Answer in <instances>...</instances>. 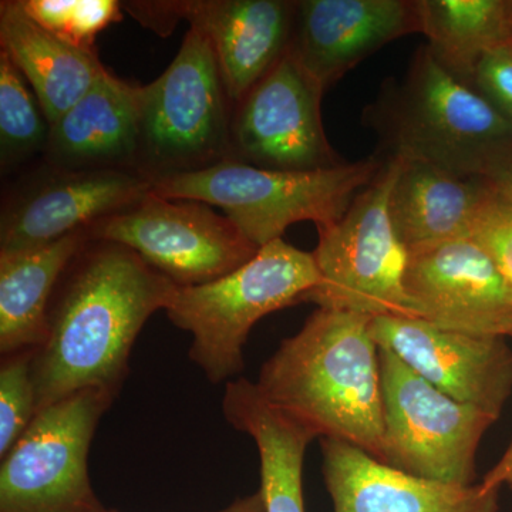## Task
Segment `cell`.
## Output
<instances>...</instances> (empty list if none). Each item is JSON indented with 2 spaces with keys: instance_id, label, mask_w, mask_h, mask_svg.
Masks as SVG:
<instances>
[{
  "instance_id": "obj_7",
  "label": "cell",
  "mask_w": 512,
  "mask_h": 512,
  "mask_svg": "<svg viewBox=\"0 0 512 512\" xmlns=\"http://www.w3.org/2000/svg\"><path fill=\"white\" fill-rule=\"evenodd\" d=\"M114 399L83 390L40 410L2 458L0 512H111L93 490L89 451Z\"/></svg>"
},
{
  "instance_id": "obj_23",
  "label": "cell",
  "mask_w": 512,
  "mask_h": 512,
  "mask_svg": "<svg viewBox=\"0 0 512 512\" xmlns=\"http://www.w3.org/2000/svg\"><path fill=\"white\" fill-rule=\"evenodd\" d=\"M419 8L431 52L468 86L481 59L512 40L511 0H419Z\"/></svg>"
},
{
  "instance_id": "obj_29",
  "label": "cell",
  "mask_w": 512,
  "mask_h": 512,
  "mask_svg": "<svg viewBox=\"0 0 512 512\" xmlns=\"http://www.w3.org/2000/svg\"><path fill=\"white\" fill-rule=\"evenodd\" d=\"M481 177L493 197L512 208V143L495 151Z\"/></svg>"
},
{
  "instance_id": "obj_19",
  "label": "cell",
  "mask_w": 512,
  "mask_h": 512,
  "mask_svg": "<svg viewBox=\"0 0 512 512\" xmlns=\"http://www.w3.org/2000/svg\"><path fill=\"white\" fill-rule=\"evenodd\" d=\"M222 413L235 430L254 440L261 466L265 512H305L303 460L318 437L303 421L279 409L248 379L231 380L222 397Z\"/></svg>"
},
{
  "instance_id": "obj_32",
  "label": "cell",
  "mask_w": 512,
  "mask_h": 512,
  "mask_svg": "<svg viewBox=\"0 0 512 512\" xmlns=\"http://www.w3.org/2000/svg\"><path fill=\"white\" fill-rule=\"evenodd\" d=\"M511 8H512V0H511Z\"/></svg>"
},
{
  "instance_id": "obj_11",
  "label": "cell",
  "mask_w": 512,
  "mask_h": 512,
  "mask_svg": "<svg viewBox=\"0 0 512 512\" xmlns=\"http://www.w3.org/2000/svg\"><path fill=\"white\" fill-rule=\"evenodd\" d=\"M322 86L286 50L239 101L231 150L241 163L279 171H315L346 161L333 150L322 123Z\"/></svg>"
},
{
  "instance_id": "obj_27",
  "label": "cell",
  "mask_w": 512,
  "mask_h": 512,
  "mask_svg": "<svg viewBox=\"0 0 512 512\" xmlns=\"http://www.w3.org/2000/svg\"><path fill=\"white\" fill-rule=\"evenodd\" d=\"M512 288V208L491 194L478 214L473 235Z\"/></svg>"
},
{
  "instance_id": "obj_9",
  "label": "cell",
  "mask_w": 512,
  "mask_h": 512,
  "mask_svg": "<svg viewBox=\"0 0 512 512\" xmlns=\"http://www.w3.org/2000/svg\"><path fill=\"white\" fill-rule=\"evenodd\" d=\"M227 100L214 47L191 28L173 63L143 87L140 151L158 177L220 163L231 148Z\"/></svg>"
},
{
  "instance_id": "obj_18",
  "label": "cell",
  "mask_w": 512,
  "mask_h": 512,
  "mask_svg": "<svg viewBox=\"0 0 512 512\" xmlns=\"http://www.w3.org/2000/svg\"><path fill=\"white\" fill-rule=\"evenodd\" d=\"M490 197L481 175L400 158L390 217L407 249L466 238L473 235L478 214Z\"/></svg>"
},
{
  "instance_id": "obj_13",
  "label": "cell",
  "mask_w": 512,
  "mask_h": 512,
  "mask_svg": "<svg viewBox=\"0 0 512 512\" xmlns=\"http://www.w3.org/2000/svg\"><path fill=\"white\" fill-rule=\"evenodd\" d=\"M370 333L380 348L457 402L498 419L512 390V352L503 336L471 335L419 318L377 316Z\"/></svg>"
},
{
  "instance_id": "obj_6",
  "label": "cell",
  "mask_w": 512,
  "mask_h": 512,
  "mask_svg": "<svg viewBox=\"0 0 512 512\" xmlns=\"http://www.w3.org/2000/svg\"><path fill=\"white\" fill-rule=\"evenodd\" d=\"M400 158H384L375 180L336 224L319 228L312 252L319 285L305 302L372 316L416 318L404 289L409 249L390 217V194Z\"/></svg>"
},
{
  "instance_id": "obj_5",
  "label": "cell",
  "mask_w": 512,
  "mask_h": 512,
  "mask_svg": "<svg viewBox=\"0 0 512 512\" xmlns=\"http://www.w3.org/2000/svg\"><path fill=\"white\" fill-rule=\"evenodd\" d=\"M315 258L275 239L237 271L197 286H177L165 313L190 332V359L212 384L244 369V346L258 320L298 302L319 285Z\"/></svg>"
},
{
  "instance_id": "obj_26",
  "label": "cell",
  "mask_w": 512,
  "mask_h": 512,
  "mask_svg": "<svg viewBox=\"0 0 512 512\" xmlns=\"http://www.w3.org/2000/svg\"><path fill=\"white\" fill-rule=\"evenodd\" d=\"M33 350L2 356L0 366V457L18 443L37 414Z\"/></svg>"
},
{
  "instance_id": "obj_4",
  "label": "cell",
  "mask_w": 512,
  "mask_h": 512,
  "mask_svg": "<svg viewBox=\"0 0 512 512\" xmlns=\"http://www.w3.org/2000/svg\"><path fill=\"white\" fill-rule=\"evenodd\" d=\"M379 154L315 171H279L237 160L151 180V191L168 200L204 202L224 211L256 248L281 239L286 229L311 221L316 228L336 224L375 180Z\"/></svg>"
},
{
  "instance_id": "obj_8",
  "label": "cell",
  "mask_w": 512,
  "mask_h": 512,
  "mask_svg": "<svg viewBox=\"0 0 512 512\" xmlns=\"http://www.w3.org/2000/svg\"><path fill=\"white\" fill-rule=\"evenodd\" d=\"M379 357L383 463L441 483L473 485L478 446L497 419L440 392L392 350L380 348Z\"/></svg>"
},
{
  "instance_id": "obj_21",
  "label": "cell",
  "mask_w": 512,
  "mask_h": 512,
  "mask_svg": "<svg viewBox=\"0 0 512 512\" xmlns=\"http://www.w3.org/2000/svg\"><path fill=\"white\" fill-rule=\"evenodd\" d=\"M143 87L107 72L50 126V154L79 170L128 160L140 150Z\"/></svg>"
},
{
  "instance_id": "obj_22",
  "label": "cell",
  "mask_w": 512,
  "mask_h": 512,
  "mask_svg": "<svg viewBox=\"0 0 512 512\" xmlns=\"http://www.w3.org/2000/svg\"><path fill=\"white\" fill-rule=\"evenodd\" d=\"M87 231L46 247L0 254V352L36 350L45 342L56 285L86 247Z\"/></svg>"
},
{
  "instance_id": "obj_3",
  "label": "cell",
  "mask_w": 512,
  "mask_h": 512,
  "mask_svg": "<svg viewBox=\"0 0 512 512\" xmlns=\"http://www.w3.org/2000/svg\"><path fill=\"white\" fill-rule=\"evenodd\" d=\"M363 123L379 137L383 158L424 161L458 174L481 175L512 143V128L474 87L419 47L400 79H387L366 107Z\"/></svg>"
},
{
  "instance_id": "obj_25",
  "label": "cell",
  "mask_w": 512,
  "mask_h": 512,
  "mask_svg": "<svg viewBox=\"0 0 512 512\" xmlns=\"http://www.w3.org/2000/svg\"><path fill=\"white\" fill-rule=\"evenodd\" d=\"M22 9L40 26L83 49L94 50L101 30L121 19L114 0H22Z\"/></svg>"
},
{
  "instance_id": "obj_2",
  "label": "cell",
  "mask_w": 512,
  "mask_h": 512,
  "mask_svg": "<svg viewBox=\"0 0 512 512\" xmlns=\"http://www.w3.org/2000/svg\"><path fill=\"white\" fill-rule=\"evenodd\" d=\"M372 316L318 308L266 360L259 392L320 439L348 441L382 461L383 399Z\"/></svg>"
},
{
  "instance_id": "obj_31",
  "label": "cell",
  "mask_w": 512,
  "mask_h": 512,
  "mask_svg": "<svg viewBox=\"0 0 512 512\" xmlns=\"http://www.w3.org/2000/svg\"><path fill=\"white\" fill-rule=\"evenodd\" d=\"M215 512H265L264 498H262L261 491H258L254 495H249V497L238 498L228 507Z\"/></svg>"
},
{
  "instance_id": "obj_14",
  "label": "cell",
  "mask_w": 512,
  "mask_h": 512,
  "mask_svg": "<svg viewBox=\"0 0 512 512\" xmlns=\"http://www.w3.org/2000/svg\"><path fill=\"white\" fill-rule=\"evenodd\" d=\"M421 33L419 0H301L288 52L325 89L400 37Z\"/></svg>"
},
{
  "instance_id": "obj_10",
  "label": "cell",
  "mask_w": 512,
  "mask_h": 512,
  "mask_svg": "<svg viewBox=\"0 0 512 512\" xmlns=\"http://www.w3.org/2000/svg\"><path fill=\"white\" fill-rule=\"evenodd\" d=\"M87 234L131 249L180 288L217 281L259 251L210 205L168 200L153 191L133 207L97 222Z\"/></svg>"
},
{
  "instance_id": "obj_24",
  "label": "cell",
  "mask_w": 512,
  "mask_h": 512,
  "mask_svg": "<svg viewBox=\"0 0 512 512\" xmlns=\"http://www.w3.org/2000/svg\"><path fill=\"white\" fill-rule=\"evenodd\" d=\"M50 124L19 72L0 52V147L2 165L25 160L49 144Z\"/></svg>"
},
{
  "instance_id": "obj_12",
  "label": "cell",
  "mask_w": 512,
  "mask_h": 512,
  "mask_svg": "<svg viewBox=\"0 0 512 512\" xmlns=\"http://www.w3.org/2000/svg\"><path fill=\"white\" fill-rule=\"evenodd\" d=\"M404 289L416 318L471 335L511 336L512 288L473 237L410 248Z\"/></svg>"
},
{
  "instance_id": "obj_17",
  "label": "cell",
  "mask_w": 512,
  "mask_h": 512,
  "mask_svg": "<svg viewBox=\"0 0 512 512\" xmlns=\"http://www.w3.org/2000/svg\"><path fill=\"white\" fill-rule=\"evenodd\" d=\"M295 5L285 0L170 2L174 22L188 20L208 37L228 99L238 103L288 50Z\"/></svg>"
},
{
  "instance_id": "obj_30",
  "label": "cell",
  "mask_w": 512,
  "mask_h": 512,
  "mask_svg": "<svg viewBox=\"0 0 512 512\" xmlns=\"http://www.w3.org/2000/svg\"><path fill=\"white\" fill-rule=\"evenodd\" d=\"M483 483L493 488H501L505 484L512 487V440L501 460L495 464L490 473L485 474Z\"/></svg>"
},
{
  "instance_id": "obj_28",
  "label": "cell",
  "mask_w": 512,
  "mask_h": 512,
  "mask_svg": "<svg viewBox=\"0 0 512 512\" xmlns=\"http://www.w3.org/2000/svg\"><path fill=\"white\" fill-rule=\"evenodd\" d=\"M471 87L490 101L512 128V40L481 59Z\"/></svg>"
},
{
  "instance_id": "obj_1",
  "label": "cell",
  "mask_w": 512,
  "mask_h": 512,
  "mask_svg": "<svg viewBox=\"0 0 512 512\" xmlns=\"http://www.w3.org/2000/svg\"><path fill=\"white\" fill-rule=\"evenodd\" d=\"M86 247L59 282L45 342L33 350L37 413L83 390L119 396L138 333L177 289L123 245Z\"/></svg>"
},
{
  "instance_id": "obj_16",
  "label": "cell",
  "mask_w": 512,
  "mask_h": 512,
  "mask_svg": "<svg viewBox=\"0 0 512 512\" xmlns=\"http://www.w3.org/2000/svg\"><path fill=\"white\" fill-rule=\"evenodd\" d=\"M333 512H498L500 488L413 476L338 439L320 440Z\"/></svg>"
},
{
  "instance_id": "obj_20",
  "label": "cell",
  "mask_w": 512,
  "mask_h": 512,
  "mask_svg": "<svg viewBox=\"0 0 512 512\" xmlns=\"http://www.w3.org/2000/svg\"><path fill=\"white\" fill-rule=\"evenodd\" d=\"M0 43L2 52L32 86L50 126L107 73L94 50L49 32L19 2L2 3Z\"/></svg>"
},
{
  "instance_id": "obj_15",
  "label": "cell",
  "mask_w": 512,
  "mask_h": 512,
  "mask_svg": "<svg viewBox=\"0 0 512 512\" xmlns=\"http://www.w3.org/2000/svg\"><path fill=\"white\" fill-rule=\"evenodd\" d=\"M150 178L86 168L60 175L30 191L3 212L0 254L46 247L127 210L146 198Z\"/></svg>"
}]
</instances>
